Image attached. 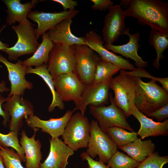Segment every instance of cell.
<instances>
[{
	"mask_svg": "<svg viewBox=\"0 0 168 168\" xmlns=\"http://www.w3.org/2000/svg\"><path fill=\"white\" fill-rule=\"evenodd\" d=\"M126 17L137 19L151 29L168 33V3L160 0H129Z\"/></svg>",
	"mask_w": 168,
	"mask_h": 168,
	"instance_id": "cell-1",
	"label": "cell"
},
{
	"mask_svg": "<svg viewBox=\"0 0 168 168\" xmlns=\"http://www.w3.org/2000/svg\"><path fill=\"white\" fill-rule=\"evenodd\" d=\"M135 96L134 100L136 107L142 113L147 115L168 104V93L154 81L148 82L134 76Z\"/></svg>",
	"mask_w": 168,
	"mask_h": 168,
	"instance_id": "cell-2",
	"label": "cell"
},
{
	"mask_svg": "<svg viewBox=\"0 0 168 168\" xmlns=\"http://www.w3.org/2000/svg\"><path fill=\"white\" fill-rule=\"evenodd\" d=\"M110 88L114 93L113 98L114 103L126 117H129L131 115V108L134 104L136 93L134 76L127 74L124 70H121L119 75L112 78Z\"/></svg>",
	"mask_w": 168,
	"mask_h": 168,
	"instance_id": "cell-3",
	"label": "cell"
},
{
	"mask_svg": "<svg viewBox=\"0 0 168 168\" xmlns=\"http://www.w3.org/2000/svg\"><path fill=\"white\" fill-rule=\"evenodd\" d=\"M62 136L63 142L74 151L87 147L90 138L88 118L79 112L72 115Z\"/></svg>",
	"mask_w": 168,
	"mask_h": 168,
	"instance_id": "cell-4",
	"label": "cell"
},
{
	"mask_svg": "<svg viewBox=\"0 0 168 168\" xmlns=\"http://www.w3.org/2000/svg\"><path fill=\"white\" fill-rule=\"evenodd\" d=\"M32 25H34L29 21L12 26L17 35V40L13 46L2 50L7 54L9 60H16L21 56L33 54L38 48L40 44Z\"/></svg>",
	"mask_w": 168,
	"mask_h": 168,
	"instance_id": "cell-5",
	"label": "cell"
},
{
	"mask_svg": "<svg viewBox=\"0 0 168 168\" xmlns=\"http://www.w3.org/2000/svg\"><path fill=\"white\" fill-rule=\"evenodd\" d=\"M86 153L94 159L97 155L99 161L107 163L117 150L118 147L99 127L97 121L90 123V138Z\"/></svg>",
	"mask_w": 168,
	"mask_h": 168,
	"instance_id": "cell-6",
	"label": "cell"
},
{
	"mask_svg": "<svg viewBox=\"0 0 168 168\" xmlns=\"http://www.w3.org/2000/svg\"><path fill=\"white\" fill-rule=\"evenodd\" d=\"M75 46L54 44L47 64L48 70L53 78L62 74L76 72Z\"/></svg>",
	"mask_w": 168,
	"mask_h": 168,
	"instance_id": "cell-7",
	"label": "cell"
},
{
	"mask_svg": "<svg viewBox=\"0 0 168 168\" xmlns=\"http://www.w3.org/2000/svg\"><path fill=\"white\" fill-rule=\"evenodd\" d=\"M109 96L111 104L107 106L89 105V112L97 120L101 130L106 133L107 128L117 127L131 132L134 131L126 120L127 117L124 112L114 103L112 95Z\"/></svg>",
	"mask_w": 168,
	"mask_h": 168,
	"instance_id": "cell-8",
	"label": "cell"
},
{
	"mask_svg": "<svg viewBox=\"0 0 168 168\" xmlns=\"http://www.w3.org/2000/svg\"><path fill=\"white\" fill-rule=\"evenodd\" d=\"M76 72L85 86L93 83L96 66L100 58L86 45L75 46Z\"/></svg>",
	"mask_w": 168,
	"mask_h": 168,
	"instance_id": "cell-9",
	"label": "cell"
},
{
	"mask_svg": "<svg viewBox=\"0 0 168 168\" xmlns=\"http://www.w3.org/2000/svg\"><path fill=\"white\" fill-rule=\"evenodd\" d=\"M53 79L56 92L63 102L77 101L85 87L76 72L62 74Z\"/></svg>",
	"mask_w": 168,
	"mask_h": 168,
	"instance_id": "cell-10",
	"label": "cell"
},
{
	"mask_svg": "<svg viewBox=\"0 0 168 168\" xmlns=\"http://www.w3.org/2000/svg\"><path fill=\"white\" fill-rule=\"evenodd\" d=\"M6 102L2 107L11 117L9 121L10 130L19 132L22 126L23 119L34 115L33 105L22 96L16 95L7 96Z\"/></svg>",
	"mask_w": 168,
	"mask_h": 168,
	"instance_id": "cell-11",
	"label": "cell"
},
{
	"mask_svg": "<svg viewBox=\"0 0 168 168\" xmlns=\"http://www.w3.org/2000/svg\"><path fill=\"white\" fill-rule=\"evenodd\" d=\"M112 78L96 85L85 86L80 99L74 102L73 113L79 110L85 115L88 105L100 106L108 104L110 85Z\"/></svg>",
	"mask_w": 168,
	"mask_h": 168,
	"instance_id": "cell-12",
	"label": "cell"
},
{
	"mask_svg": "<svg viewBox=\"0 0 168 168\" xmlns=\"http://www.w3.org/2000/svg\"><path fill=\"white\" fill-rule=\"evenodd\" d=\"M108 10L105 18L102 32L106 44H112L123 35L126 28L124 19L126 17L120 4L114 5Z\"/></svg>",
	"mask_w": 168,
	"mask_h": 168,
	"instance_id": "cell-13",
	"label": "cell"
},
{
	"mask_svg": "<svg viewBox=\"0 0 168 168\" xmlns=\"http://www.w3.org/2000/svg\"><path fill=\"white\" fill-rule=\"evenodd\" d=\"M76 10H68L58 12H44L34 11H30L27 18L38 24L35 33L37 40L43 34L51 29L62 21L68 18H72L79 12Z\"/></svg>",
	"mask_w": 168,
	"mask_h": 168,
	"instance_id": "cell-14",
	"label": "cell"
},
{
	"mask_svg": "<svg viewBox=\"0 0 168 168\" xmlns=\"http://www.w3.org/2000/svg\"><path fill=\"white\" fill-rule=\"evenodd\" d=\"M0 62L5 65L8 72L11 90L8 97L14 95L22 96L26 89L33 88L32 83L25 78L27 67L23 65V61L18 60L15 63H12L0 54Z\"/></svg>",
	"mask_w": 168,
	"mask_h": 168,
	"instance_id": "cell-15",
	"label": "cell"
},
{
	"mask_svg": "<svg viewBox=\"0 0 168 168\" xmlns=\"http://www.w3.org/2000/svg\"><path fill=\"white\" fill-rule=\"evenodd\" d=\"M85 38L86 45L97 53L101 59L118 66L121 70L132 71L135 69L134 65L128 60L106 49L104 46V41L102 38L95 31L92 30L87 32Z\"/></svg>",
	"mask_w": 168,
	"mask_h": 168,
	"instance_id": "cell-16",
	"label": "cell"
},
{
	"mask_svg": "<svg viewBox=\"0 0 168 168\" xmlns=\"http://www.w3.org/2000/svg\"><path fill=\"white\" fill-rule=\"evenodd\" d=\"M73 112L67 110L64 115L58 118H51L43 120L34 115L25 119L27 125L33 129L40 128L42 132L47 133L51 137V139L58 138L63 133L66 125L71 116Z\"/></svg>",
	"mask_w": 168,
	"mask_h": 168,
	"instance_id": "cell-17",
	"label": "cell"
},
{
	"mask_svg": "<svg viewBox=\"0 0 168 168\" xmlns=\"http://www.w3.org/2000/svg\"><path fill=\"white\" fill-rule=\"evenodd\" d=\"M129 30V27H126L123 33V35H126L128 37L129 40L128 43L119 45L105 44L104 45V46L109 51L133 60L137 67L143 68L147 66V62L143 60L138 54V50L140 47L139 44L140 34L139 32H136L131 34Z\"/></svg>",
	"mask_w": 168,
	"mask_h": 168,
	"instance_id": "cell-18",
	"label": "cell"
},
{
	"mask_svg": "<svg viewBox=\"0 0 168 168\" xmlns=\"http://www.w3.org/2000/svg\"><path fill=\"white\" fill-rule=\"evenodd\" d=\"M49 140V154L39 168H66L68 158L73 154L74 151L59 138Z\"/></svg>",
	"mask_w": 168,
	"mask_h": 168,
	"instance_id": "cell-19",
	"label": "cell"
},
{
	"mask_svg": "<svg viewBox=\"0 0 168 168\" xmlns=\"http://www.w3.org/2000/svg\"><path fill=\"white\" fill-rule=\"evenodd\" d=\"M130 113L131 115H133L140 123V127L137 133L141 139L168 135V119H165L162 122H155L141 113L134 104L131 108Z\"/></svg>",
	"mask_w": 168,
	"mask_h": 168,
	"instance_id": "cell-20",
	"label": "cell"
},
{
	"mask_svg": "<svg viewBox=\"0 0 168 168\" xmlns=\"http://www.w3.org/2000/svg\"><path fill=\"white\" fill-rule=\"evenodd\" d=\"M72 18L64 20L48 30L50 39L54 44L66 46L86 45L85 37H77L72 33L70 27Z\"/></svg>",
	"mask_w": 168,
	"mask_h": 168,
	"instance_id": "cell-21",
	"label": "cell"
},
{
	"mask_svg": "<svg viewBox=\"0 0 168 168\" xmlns=\"http://www.w3.org/2000/svg\"><path fill=\"white\" fill-rule=\"evenodd\" d=\"M34 134L29 138L24 130L21 132L19 141L25 153L26 168H39L42 159L41 144L39 139L35 140V133L38 129L34 128Z\"/></svg>",
	"mask_w": 168,
	"mask_h": 168,
	"instance_id": "cell-22",
	"label": "cell"
},
{
	"mask_svg": "<svg viewBox=\"0 0 168 168\" xmlns=\"http://www.w3.org/2000/svg\"><path fill=\"white\" fill-rule=\"evenodd\" d=\"M7 10L6 25H10L16 22L19 23L27 22L28 13L41 0H32L29 2L22 3L20 0H3Z\"/></svg>",
	"mask_w": 168,
	"mask_h": 168,
	"instance_id": "cell-23",
	"label": "cell"
},
{
	"mask_svg": "<svg viewBox=\"0 0 168 168\" xmlns=\"http://www.w3.org/2000/svg\"><path fill=\"white\" fill-rule=\"evenodd\" d=\"M155 144L151 139L142 141L138 138L120 149L136 161L140 163L154 152Z\"/></svg>",
	"mask_w": 168,
	"mask_h": 168,
	"instance_id": "cell-24",
	"label": "cell"
},
{
	"mask_svg": "<svg viewBox=\"0 0 168 168\" xmlns=\"http://www.w3.org/2000/svg\"><path fill=\"white\" fill-rule=\"evenodd\" d=\"M41 35L42 42L33 55L23 61V65L26 67H39L48 63L49 53L54 44L49 38L47 32Z\"/></svg>",
	"mask_w": 168,
	"mask_h": 168,
	"instance_id": "cell-25",
	"label": "cell"
},
{
	"mask_svg": "<svg viewBox=\"0 0 168 168\" xmlns=\"http://www.w3.org/2000/svg\"><path fill=\"white\" fill-rule=\"evenodd\" d=\"M47 64H43L40 66L33 68L32 67H27L26 73H33L40 77L46 83L50 89L52 96V102L49 105L48 111H53L56 107L60 110L65 108L64 105L58 97L55 90L53 79L47 69Z\"/></svg>",
	"mask_w": 168,
	"mask_h": 168,
	"instance_id": "cell-26",
	"label": "cell"
},
{
	"mask_svg": "<svg viewBox=\"0 0 168 168\" xmlns=\"http://www.w3.org/2000/svg\"><path fill=\"white\" fill-rule=\"evenodd\" d=\"M148 42L154 48L157 54V57L153 61V65L156 69H159L160 65L159 62L164 58L163 53L168 47V33L151 29Z\"/></svg>",
	"mask_w": 168,
	"mask_h": 168,
	"instance_id": "cell-27",
	"label": "cell"
},
{
	"mask_svg": "<svg viewBox=\"0 0 168 168\" xmlns=\"http://www.w3.org/2000/svg\"><path fill=\"white\" fill-rule=\"evenodd\" d=\"M106 133L119 148L138 138L137 132H128L124 128L117 127L107 128Z\"/></svg>",
	"mask_w": 168,
	"mask_h": 168,
	"instance_id": "cell-28",
	"label": "cell"
},
{
	"mask_svg": "<svg viewBox=\"0 0 168 168\" xmlns=\"http://www.w3.org/2000/svg\"><path fill=\"white\" fill-rule=\"evenodd\" d=\"M120 70L118 66L100 58L96 66L94 80L91 85H96L112 78L113 76Z\"/></svg>",
	"mask_w": 168,
	"mask_h": 168,
	"instance_id": "cell-29",
	"label": "cell"
},
{
	"mask_svg": "<svg viewBox=\"0 0 168 168\" xmlns=\"http://www.w3.org/2000/svg\"><path fill=\"white\" fill-rule=\"evenodd\" d=\"M18 132L10 131L7 134L0 133V146L4 147H11L15 150L20 156L21 160L26 162L25 153L23 149L19 143L18 138Z\"/></svg>",
	"mask_w": 168,
	"mask_h": 168,
	"instance_id": "cell-30",
	"label": "cell"
},
{
	"mask_svg": "<svg viewBox=\"0 0 168 168\" xmlns=\"http://www.w3.org/2000/svg\"><path fill=\"white\" fill-rule=\"evenodd\" d=\"M107 163L110 168H136L140 163L118 150Z\"/></svg>",
	"mask_w": 168,
	"mask_h": 168,
	"instance_id": "cell-31",
	"label": "cell"
},
{
	"mask_svg": "<svg viewBox=\"0 0 168 168\" xmlns=\"http://www.w3.org/2000/svg\"><path fill=\"white\" fill-rule=\"evenodd\" d=\"M0 154L6 168H26L21 165L20 156L13 149L0 146Z\"/></svg>",
	"mask_w": 168,
	"mask_h": 168,
	"instance_id": "cell-32",
	"label": "cell"
},
{
	"mask_svg": "<svg viewBox=\"0 0 168 168\" xmlns=\"http://www.w3.org/2000/svg\"><path fill=\"white\" fill-rule=\"evenodd\" d=\"M168 162V156H160L157 152H156L140 163L136 168H163Z\"/></svg>",
	"mask_w": 168,
	"mask_h": 168,
	"instance_id": "cell-33",
	"label": "cell"
},
{
	"mask_svg": "<svg viewBox=\"0 0 168 168\" xmlns=\"http://www.w3.org/2000/svg\"><path fill=\"white\" fill-rule=\"evenodd\" d=\"M124 72L127 74L140 78L146 77L151 79L155 82L160 83L162 87L167 92L168 91V78H159L152 76L148 72L143 68H135L133 71H126Z\"/></svg>",
	"mask_w": 168,
	"mask_h": 168,
	"instance_id": "cell-34",
	"label": "cell"
},
{
	"mask_svg": "<svg viewBox=\"0 0 168 168\" xmlns=\"http://www.w3.org/2000/svg\"><path fill=\"white\" fill-rule=\"evenodd\" d=\"M91 1L93 4L91 8L95 10L105 11L114 5L110 0H91Z\"/></svg>",
	"mask_w": 168,
	"mask_h": 168,
	"instance_id": "cell-35",
	"label": "cell"
},
{
	"mask_svg": "<svg viewBox=\"0 0 168 168\" xmlns=\"http://www.w3.org/2000/svg\"><path fill=\"white\" fill-rule=\"evenodd\" d=\"M147 116L154 118L159 122L166 119L168 117V104L151 113Z\"/></svg>",
	"mask_w": 168,
	"mask_h": 168,
	"instance_id": "cell-36",
	"label": "cell"
},
{
	"mask_svg": "<svg viewBox=\"0 0 168 168\" xmlns=\"http://www.w3.org/2000/svg\"><path fill=\"white\" fill-rule=\"evenodd\" d=\"M83 161L86 160L89 168H110L102 162L96 161L91 157L85 152H82L80 155Z\"/></svg>",
	"mask_w": 168,
	"mask_h": 168,
	"instance_id": "cell-37",
	"label": "cell"
},
{
	"mask_svg": "<svg viewBox=\"0 0 168 168\" xmlns=\"http://www.w3.org/2000/svg\"><path fill=\"white\" fill-rule=\"evenodd\" d=\"M52 1L58 3L63 6V11L74 10L75 7L78 5L77 1L73 0H52Z\"/></svg>",
	"mask_w": 168,
	"mask_h": 168,
	"instance_id": "cell-38",
	"label": "cell"
},
{
	"mask_svg": "<svg viewBox=\"0 0 168 168\" xmlns=\"http://www.w3.org/2000/svg\"><path fill=\"white\" fill-rule=\"evenodd\" d=\"M6 98H5L0 94V115L2 116L3 120L2 124L5 127H6L7 124L9 121L10 116L8 113L5 111L2 107V104L6 102Z\"/></svg>",
	"mask_w": 168,
	"mask_h": 168,
	"instance_id": "cell-39",
	"label": "cell"
},
{
	"mask_svg": "<svg viewBox=\"0 0 168 168\" xmlns=\"http://www.w3.org/2000/svg\"><path fill=\"white\" fill-rule=\"evenodd\" d=\"M10 91V89L6 86V83L3 80L0 83V92L3 93L4 92H8Z\"/></svg>",
	"mask_w": 168,
	"mask_h": 168,
	"instance_id": "cell-40",
	"label": "cell"
},
{
	"mask_svg": "<svg viewBox=\"0 0 168 168\" xmlns=\"http://www.w3.org/2000/svg\"><path fill=\"white\" fill-rule=\"evenodd\" d=\"M6 27V26L4 25V26H3L2 28L0 30V33L1 32L2 30ZM9 47V45L8 44L3 43L2 42V41H1L0 40V50H2L4 49H5L7 48H8Z\"/></svg>",
	"mask_w": 168,
	"mask_h": 168,
	"instance_id": "cell-41",
	"label": "cell"
},
{
	"mask_svg": "<svg viewBox=\"0 0 168 168\" xmlns=\"http://www.w3.org/2000/svg\"><path fill=\"white\" fill-rule=\"evenodd\" d=\"M0 168H5L1 155H0Z\"/></svg>",
	"mask_w": 168,
	"mask_h": 168,
	"instance_id": "cell-42",
	"label": "cell"
},
{
	"mask_svg": "<svg viewBox=\"0 0 168 168\" xmlns=\"http://www.w3.org/2000/svg\"></svg>",
	"mask_w": 168,
	"mask_h": 168,
	"instance_id": "cell-43",
	"label": "cell"
},
{
	"mask_svg": "<svg viewBox=\"0 0 168 168\" xmlns=\"http://www.w3.org/2000/svg\"></svg>",
	"mask_w": 168,
	"mask_h": 168,
	"instance_id": "cell-44",
	"label": "cell"
}]
</instances>
